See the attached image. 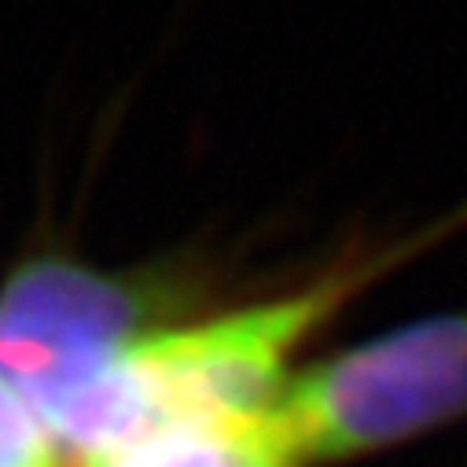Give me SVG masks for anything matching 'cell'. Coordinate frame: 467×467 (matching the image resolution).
<instances>
[{
    "label": "cell",
    "mask_w": 467,
    "mask_h": 467,
    "mask_svg": "<svg viewBox=\"0 0 467 467\" xmlns=\"http://www.w3.org/2000/svg\"><path fill=\"white\" fill-rule=\"evenodd\" d=\"M460 228H467V202L420 236L338 262L284 298L151 331L99 379L56 405L41 427L59 452L99 463L170 427L254 416L276 401L287 383V361L320 324Z\"/></svg>",
    "instance_id": "1"
},
{
    "label": "cell",
    "mask_w": 467,
    "mask_h": 467,
    "mask_svg": "<svg viewBox=\"0 0 467 467\" xmlns=\"http://www.w3.org/2000/svg\"><path fill=\"white\" fill-rule=\"evenodd\" d=\"M265 416L295 467L342 463L467 420V309L387 327L287 376Z\"/></svg>",
    "instance_id": "2"
},
{
    "label": "cell",
    "mask_w": 467,
    "mask_h": 467,
    "mask_svg": "<svg viewBox=\"0 0 467 467\" xmlns=\"http://www.w3.org/2000/svg\"><path fill=\"white\" fill-rule=\"evenodd\" d=\"M177 287L155 269H96L67 254L19 262L0 284V383L45 420L162 331Z\"/></svg>",
    "instance_id": "3"
},
{
    "label": "cell",
    "mask_w": 467,
    "mask_h": 467,
    "mask_svg": "<svg viewBox=\"0 0 467 467\" xmlns=\"http://www.w3.org/2000/svg\"><path fill=\"white\" fill-rule=\"evenodd\" d=\"M88 467H295L265 416L170 427L119 456Z\"/></svg>",
    "instance_id": "4"
},
{
    "label": "cell",
    "mask_w": 467,
    "mask_h": 467,
    "mask_svg": "<svg viewBox=\"0 0 467 467\" xmlns=\"http://www.w3.org/2000/svg\"><path fill=\"white\" fill-rule=\"evenodd\" d=\"M0 467H59V449L48 431L5 383H0Z\"/></svg>",
    "instance_id": "5"
}]
</instances>
